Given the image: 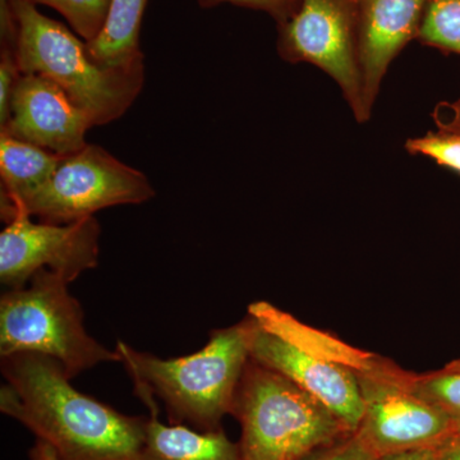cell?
I'll list each match as a JSON object with an SVG mask.
<instances>
[{
  "label": "cell",
  "mask_w": 460,
  "mask_h": 460,
  "mask_svg": "<svg viewBox=\"0 0 460 460\" xmlns=\"http://www.w3.org/2000/svg\"><path fill=\"white\" fill-rule=\"evenodd\" d=\"M0 411L22 423L60 460H141L148 416L133 417L84 394L56 359L3 357Z\"/></svg>",
  "instance_id": "6da1fadb"
},
{
  "label": "cell",
  "mask_w": 460,
  "mask_h": 460,
  "mask_svg": "<svg viewBox=\"0 0 460 460\" xmlns=\"http://www.w3.org/2000/svg\"><path fill=\"white\" fill-rule=\"evenodd\" d=\"M255 320L213 330L208 343L189 356L160 358L133 349L119 341L115 352L135 384L141 402L155 399L165 408L172 425L198 431L223 429L224 417L233 414L238 387L251 359Z\"/></svg>",
  "instance_id": "7a4b0ae2"
},
{
  "label": "cell",
  "mask_w": 460,
  "mask_h": 460,
  "mask_svg": "<svg viewBox=\"0 0 460 460\" xmlns=\"http://www.w3.org/2000/svg\"><path fill=\"white\" fill-rule=\"evenodd\" d=\"M18 25L21 74L50 78L66 91L93 127L114 122L140 95L145 66L108 68L90 56L86 41L62 23L44 16L29 0H12Z\"/></svg>",
  "instance_id": "3957f363"
},
{
  "label": "cell",
  "mask_w": 460,
  "mask_h": 460,
  "mask_svg": "<svg viewBox=\"0 0 460 460\" xmlns=\"http://www.w3.org/2000/svg\"><path fill=\"white\" fill-rule=\"evenodd\" d=\"M248 314L255 320L251 359L286 377L356 431L363 402L356 374L341 358L344 341L268 302L251 305Z\"/></svg>",
  "instance_id": "277c9868"
},
{
  "label": "cell",
  "mask_w": 460,
  "mask_h": 460,
  "mask_svg": "<svg viewBox=\"0 0 460 460\" xmlns=\"http://www.w3.org/2000/svg\"><path fill=\"white\" fill-rule=\"evenodd\" d=\"M232 416L241 425V460H305L353 432L295 384L252 359Z\"/></svg>",
  "instance_id": "5b68a950"
},
{
  "label": "cell",
  "mask_w": 460,
  "mask_h": 460,
  "mask_svg": "<svg viewBox=\"0 0 460 460\" xmlns=\"http://www.w3.org/2000/svg\"><path fill=\"white\" fill-rule=\"evenodd\" d=\"M68 284L49 270L33 274L27 286L8 289L0 298V357L36 353L50 357L74 378L100 363L120 362L91 337L80 302Z\"/></svg>",
  "instance_id": "8992f818"
},
{
  "label": "cell",
  "mask_w": 460,
  "mask_h": 460,
  "mask_svg": "<svg viewBox=\"0 0 460 460\" xmlns=\"http://www.w3.org/2000/svg\"><path fill=\"white\" fill-rule=\"evenodd\" d=\"M352 370L358 381L363 417L357 431L380 458L438 447L460 434V426L411 385V372L394 362L359 352Z\"/></svg>",
  "instance_id": "52a82bcc"
},
{
  "label": "cell",
  "mask_w": 460,
  "mask_h": 460,
  "mask_svg": "<svg viewBox=\"0 0 460 460\" xmlns=\"http://www.w3.org/2000/svg\"><path fill=\"white\" fill-rule=\"evenodd\" d=\"M154 196L155 190L144 172L89 144L80 153L66 156L51 180L18 214L42 223L68 224L113 206L144 204Z\"/></svg>",
  "instance_id": "ba28073f"
},
{
  "label": "cell",
  "mask_w": 460,
  "mask_h": 460,
  "mask_svg": "<svg viewBox=\"0 0 460 460\" xmlns=\"http://www.w3.org/2000/svg\"><path fill=\"white\" fill-rule=\"evenodd\" d=\"M278 51L289 63H308L337 83L357 122L362 93L356 51V0H298L278 25Z\"/></svg>",
  "instance_id": "9c48e42d"
},
{
  "label": "cell",
  "mask_w": 460,
  "mask_h": 460,
  "mask_svg": "<svg viewBox=\"0 0 460 460\" xmlns=\"http://www.w3.org/2000/svg\"><path fill=\"white\" fill-rule=\"evenodd\" d=\"M99 239L95 217L51 224L18 214L0 233V281L8 289H20L39 270H49L72 283L99 265Z\"/></svg>",
  "instance_id": "30bf717a"
},
{
  "label": "cell",
  "mask_w": 460,
  "mask_h": 460,
  "mask_svg": "<svg viewBox=\"0 0 460 460\" xmlns=\"http://www.w3.org/2000/svg\"><path fill=\"white\" fill-rule=\"evenodd\" d=\"M93 127L89 115L59 84L42 75L22 74L12 95L11 117L0 133L69 156L89 145L86 133Z\"/></svg>",
  "instance_id": "8fae6325"
},
{
  "label": "cell",
  "mask_w": 460,
  "mask_h": 460,
  "mask_svg": "<svg viewBox=\"0 0 460 460\" xmlns=\"http://www.w3.org/2000/svg\"><path fill=\"white\" fill-rule=\"evenodd\" d=\"M429 0H356V51L362 93V123L370 120L381 84L413 39Z\"/></svg>",
  "instance_id": "7c38bea8"
},
{
  "label": "cell",
  "mask_w": 460,
  "mask_h": 460,
  "mask_svg": "<svg viewBox=\"0 0 460 460\" xmlns=\"http://www.w3.org/2000/svg\"><path fill=\"white\" fill-rule=\"evenodd\" d=\"M66 156L0 133L2 219L8 224L23 204L51 180Z\"/></svg>",
  "instance_id": "4fadbf2b"
},
{
  "label": "cell",
  "mask_w": 460,
  "mask_h": 460,
  "mask_svg": "<svg viewBox=\"0 0 460 460\" xmlns=\"http://www.w3.org/2000/svg\"><path fill=\"white\" fill-rule=\"evenodd\" d=\"M141 460H241L238 443L224 429L202 432L184 425H164L150 413Z\"/></svg>",
  "instance_id": "5bb4252c"
},
{
  "label": "cell",
  "mask_w": 460,
  "mask_h": 460,
  "mask_svg": "<svg viewBox=\"0 0 460 460\" xmlns=\"http://www.w3.org/2000/svg\"><path fill=\"white\" fill-rule=\"evenodd\" d=\"M146 4L147 0H111L102 32L95 40L86 42L96 63L108 68L145 66L140 31Z\"/></svg>",
  "instance_id": "9a60e30c"
},
{
  "label": "cell",
  "mask_w": 460,
  "mask_h": 460,
  "mask_svg": "<svg viewBox=\"0 0 460 460\" xmlns=\"http://www.w3.org/2000/svg\"><path fill=\"white\" fill-rule=\"evenodd\" d=\"M417 39L429 47L460 54V0H429Z\"/></svg>",
  "instance_id": "2e32d148"
},
{
  "label": "cell",
  "mask_w": 460,
  "mask_h": 460,
  "mask_svg": "<svg viewBox=\"0 0 460 460\" xmlns=\"http://www.w3.org/2000/svg\"><path fill=\"white\" fill-rule=\"evenodd\" d=\"M32 4H44L56 9L69 25L91 42L98 38L107 20L111 0H29Z\"/></svg>",
  "instance_id": "e0dca14e"
},
{
  "label": "cell",
  "mask_w": 460,
  "mask_h": 460,
  "mask_svg": "<svg viewBox=\"0 0 460 460\" xmlns=\"http://www.w3.org/2000/svg\"><path fill=\"white\" fill-rule=\"evenodd\" d=\"M411 385L460 426V372L447 367L428 374L411 372Z\"/></svg>",
  "instance_id": "ac0fdd59"
},
{
  "label": "cell",
  "mask_w": 460,
  "mask_h": 460,
  "mask_svg": "<svg viewBox=\"0 0 460 460\" xmlns=\"http://www.w3.org/2000/svg\"><path fill=\"white\" fill-rule=\"evenodd\" d=\"M405 150L411 155H420L434 160L438 165L460 174V135L440 131L429 132L420 137L405 141Z\"/></svg>",
  "instance_id": "d6986e66"
},
{
  "label": "cell",
  "mask_w": 460,
  "mask_h": 460,
  "mask_svg": "<svg viewBox=\"0 0 460 460\" xmlns=\"http://www.w3.org/2000/svg\"><path fill=\"white\" fill-rule=\"evenodd\" d=\"M305 460H380V456L356 429Z\"/></svg>",
  "instance_id": "ffe728a7"
},
{
  "label": "cell",
  "mask_w": 460,
  "mask_h": 460,
  "mask_svg": "<svg viewBox=\"0 0 460 460\" xmlns=\"http://www.w3.org/2000/svg\"><path fill=\"white\" fill-rule=\"evenodd\" d=\"M223 3L238 5V7L256 9L270 14L278 25L292 16L298 0H199L202 8H213Z\"/></svg>",
  "instance_id": "44dd1931"
},
{
  "label": "cell",
  "mask_w": 460,
  "mask_h": 460,
  "mask_svg": "<svg viewBox=\"0 0 460 460\" xmlns=\"http://www.w3.org/2000/svg\"><path fill=\"white\" fill-rule=\"evenodd\" d=\"M432 118L440 131L459 133L460 135V98L452 102L438 104Z\"/></svg>",
  "instance_id": "7402d4cb"
},
{
  "label": "cell",
  "mask_w": 460,
  "mask_h": 460,
  "mask_svg": "<svg viewBox=\"0 0 460 460\" xmlns=\"http://www.w3.org/2000/svg\"><path fill=\"white\" fill-rule=\"evenodd\" d=\"M443 447H426V449H417L410 450V452L390 454V456H383V458H380V460H441V452H443Z\"/></svg>",
  "instance_id": "603a6c76"
},
{
  "label": "cell",
  "mask_w": 460,
  "mask_h": 460,
  "mask_svg": "<svg viewBox=\"0 0 460 460\" xmlns=\"http://www.w3.org/2000/svg\"><path fill=\"white\" fill-rule=\"evenodd\" d=\"M30 460H60L53 447L45 441L36 438L35 445L30 449Z\"/></svg>",
  "instance_id": "cb8c5ba5"
},
{
  "label": "cell",
  "mask_w": 460,
  "mask_h": 460,
  "mask_svg": "<svg viewBox=\"0 0 460 460\" xmlns=\"http://www.w3.org/2000/svg\"><path fill=\"white\" fill-rule=\"evenodd\" d=\"M441 460H460V434L444 445Z\"/></svg>",
  "instance_id": "d4e9b609"
},
{
  "label": "cell",
  "mask_w": 460,
  "mask_h": 460,
  "mask_svg": "<svg viewBox=\"0 0 460 460\" xmlns=\"http://www.w3.org/2000/svg\"><path fill=\"white\" fill-rule=\"evenodd\" d=\"M445 367L449 368V370L460 372V358L456 359V361L450 362L449 365L445 366Z\"/></svg>",
  "instance_id": "484cf974"
}]
</instances>
